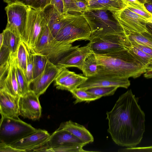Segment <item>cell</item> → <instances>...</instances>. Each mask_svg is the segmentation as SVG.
Instances as JSON below:
<instances>
[{
    "label": "cell",
    "mask_w": 152,
    "mask_h": 152,
    "mask_svg": "<svg viewBox=\"0 0 152 152\" xmlns=\"http://www.w3.org/2000/svg\"><path fill=\"white\" fill-rule=\"evenodd\" d=\"M131 89L121 95L112 110L106 113L108 132L117 145L136 147L143 137L145 130V114Z\"/></svg>",
    "instance_id": "6da1fadb"
},
{
    "label": "cell",
    "mask_w": 152,
    "mask_h": 152,
    "mask_svg": "<svg viewBox=\"0 0 152 152\" xmlns=\"http://www.w3.org/2000/svg\"><path fill=\"white\" fill-rule=\"evenodd\" d=\"M96 55L97 75L135 78L145 72L150 66L128 49Z\"/></svg>",
    "instance_id": "7a4b0ae2"
},
{
    "label": "cell",
    "mask_w": 152,
    "mask_h": 152,
    "mask_svg": "<svg viewBox=\"0 0 152 152\" xmlns=\"http://www.w3.org/2000/svg\"><path fill=\"white\" fill-rule=\"evenodd\" d=\"M81 14L87 21L91 30L90 41L110 34H118L126 37L122 28L110 11L88 10Z\"/></svg>",
    "instance_id": "3957f363"
},
{
    "label": "cell",
    "mask_w": 152,
    "mask_h": 152,
    "mask_svg": "<svg viewBox=\"0 0 152 152\" xmlns=\"http://www.w3.org/2000/svg\"><path fill=\"white\" fill-rule=\"evenodd\" d=\"M80 46L57 40L46 24L40 34L33 53L45 55L51 62L56 65L62 58Z\"/></svg>",
    "instance_id": "277c9868"
},
{
    "label": "cell",
    "mask_w": 152,
    "mask_h": 152,
    "mask_svg": "<svg viewBox=\"0 0 152 152\" xmlns=\"http://www.w3.org/2000/svg\"><path fill=\"white\" fill-rule=\"evenodd\" d=\"M86 144L70 132L58 129L34 151L85 152L83 148Z\"/></svg>",
    "instance_id": "5b68a950"
},
{
    "label": "cell",
    "mask_w": 152,
    "mask_h": 152,
    "mask_svg": "<svg viewBox=\"0 0 152 152\" xmlns=\"http://www.w3.org/2000/svg\"><path fill=\"white\" fill-rule=\"evenodd\" d=\"M91 34L90 26L81 14L68 13L66 23L55 38L59 42L72 43L77 40L90 41Z\"/></svg>",
    "instance_id": "8992f818"
},
{
    "label": "cell",
    "mask_w": 152,
    "mask_h": 152,
    "mask_svg": "<svg viewBox=\"0 0 152 152\" xmlns=\"http://www.w3.org/2000/svg\"><path fill=\"white\" fill-rule=\"evenodd\" d=\"M37 130L20 120L1 116L0 143L10 145L30 135Z\"/></svg>",
    "instance_id": "52a82bcc"
},
{
    "label": "cell",
    "mask_w": 152,
    "mask_h": 152,
    "mask_svg": "<svg viewBox=\"0 0 152 152\" xmlns=\"http://www.w3.org/2000/svg\"><path fill=\"white\" fill-rule=\"evenodd\" d=\"M46 24L42 10L29 7L26 25L21 38L31 53H33L40 34Z\"/></svg>",
    "instance_id": "ba28073f"
},
{
    "label": "cell",
    "mask_w": 152,
    "mask_h": 152,
    "mask_svg": "<svg viewBox=\"0 0 152 152\" xmlns=\"http://www.w3.org/2000/svg\"><path fill=\"white\" fill-rule=\"evenodd\" d=\"M110 11L122 28L126 37L134 33L149 32L146 26L147 18L134 12L126 7Z\"/></svg>",
    "instance_id": "9c48e42d"
},
{
    "label": "cell",
    "mask_w": 152,
    "mask_h": 152,
    "mask_svg": "<svg viewBox=\"0 0 152 152\" xmlns=\"http://www.w3.org/2000/svg\"><path fill=\"white\" fill-rule=\"evenodd\" d=\"M16 54L10 53L8 61L0 66V90L15 97L20 95L17 79L16 65Z\"/></svg>",
    "instance_id": "30bf717a"
},
{
    "label": "cell",
    "mask_w": 152,
    "mask_h": 152,
    "mask_svg": "<svg viewBox=\"0 0 152 152\" xmlns=\"http://www.w3.org/2000/svg\"><path fill=\"white\" fill-rule=\"evenodd\" d=\"M28 8L29 7L19 3L7 4L5 8L7 18L5 28L21 37L26 25Z\"/></svg>",
    "instance_id": "8fae6325"
},
{
    "label": "cell",
    "mask_w": 152,
    "mask_h": 152,
    "mask_svg": "<svg viewBox=\"0 0 152 152\" xmlns=\"http://www.w3.org/2000/svg\"><path fill=\"white\" fill-rule=\"evenodd\" d=\"M91 50L96 54H102L127 49L126 37L118 34L105 35L89 41Z\"/></svg>",
    "instance_id": "7c38bea8"
},
{
    "label": "cell",
    "mask_w": 152,
    "mask_h": 152,
    "mask_svg": "<svg viewBox=\"0 0 152 152\" xmlns=\"http://www.w3.org/2000/svg\"><path fill=\"white\" fill-rule=\"evenodd\" d=\"M62 69L48 60L44 71L29 83V91L39 97L54 81Z\"/></svg>",
    "instance_id": "4fadbf2b"
},
{
    "label": "cell",
    "mask_w": 152,
    "mask_h": 152,
    "mask_svg": "<svg viewBox=\"0 0 152 152\" xmlns=\"http://www.w3.org/2000/svg\"><path fill=\"white\" fill-rule=\"evenodd\" d=\"M39 98L31 91L20 96L18 102L19 115L33 120H39L41 116L42 108Z\"/></svg>",
    "instance_id": "5bb4252c"
},
{
    "label": "cell",
    "mask_w": 152,
    "mask_h": 152,
    "mask_svg": "<svg viewBox=\"0 0 152 152\" xmlns=\"http://www.w3.org/2000/svg\"><path fill=\"white\" fill-rule=\"evenodd\" d=\"M50 135L45 130L37 129L30 135L9 145L21 152L34 151L45 142Z\"/></svg>",
    "instance_id": "9a60e30c"
},
{
    "label": "cell",
    "mask_w": 152,
    "mask_h": 152,
    "mask_svg": "<svg viewBox=\"0 0 152 152\" xmlns=\"http://www.w3.org/2000/svg\"><path fill=\"white\" fill-rule=\"evenodd\" d=\"M128 77H112L95 75L88 77V79L79 85L78 88L85 89L97 87L115 86L127 88L130 82Z\"/></svg>",
    "instance_id": "2e32d148"
},
{
    "label": "cell",
    "mask_w": 152,
    "mask_h": 152,
    "mask_svg": "<svg viewBox=\"0 0 152 152\" xmlns=\"http://www.w3.org/2000/svg\"><path fill=\"white\" fill-rule=\"evenodd\" d=\"M89 42L85 46L79 47L62 58L57 65L61 68L76 67L81 70L88 55L92 52Z\"/></svg>",
    "instance_id": "e0dca14e"
},
{
    "label": "cell",
    "mask_w": 152,
    "mask_h": 152,
    "mask_svg": "<svg viewBox=\"0 0 152 152\" xmlns=\"http://www.w3.org/2000/svg\"><path fill=\"white\" fill-rule=\"evenodd\" d=\"M88 77L77 74L67 68H62L54 80L57 89L70 91L85 82Z\"/></svg>",
    "instance_id": "ac0fdd59"
},
{
    "label": "cell",
    "mask_w": 152,
    "mask_h": 152,
    "mask_svg": "<svg viewBox=\"0 0 152 152\" xmlns=\"http://www.w3.org/2000/svg\"><path fill=\"white\" fill-rule=\"evenodd\" d=\"M42 10L47 24L55 37L66 23L68 13L65 15L61 14L51 4Z\"/></svg>",
    "instance_id": "d6986e66"
},
{
    "label": "cell",
    "mask_w": 152,
    "mask_h": 152,
    "mask_svg": "<svg viewBox=\"0 0 152 152\" xmlns=\"http://www.w3.org/2000/svg\"><path fill=\"white\" fill-rule=\"evenodd\" d=\"M19 97L14 96L4 90H0V112L1 116L13 118H19Z\"/></svg>",
    "instance_id": "ffe728a7"
},
{
    "label": "cell",
    "mask_w": 152,
    "mask_h": 152,
    "mask_svg": "<svg viewBox=\"0 0 152 152\" xmlns=\"http://www.w3.org/2000/svg\"><path fill=\"white\" fill-rule=\"evenodd\" d=\"M58 129L70 132L86 144L94 141L92 135L84 126L70 120L62 123Z\"/></svg>",
    "instance_id": "44dd1931"
},
{
    "label": "cell",
    "mask_w": 152,
    "mask_h": 152,
    "mask_svg": "<svg viewBox=\"0 0 152 152\" xmlns=\"http://www.w3.org/2000/svg\"><path fill=\"white\" fill-rule=\"evenodd\" d=\"M88 10H116L126 6L124 3L112 0H88Z\"/></svg>",
    "instance_id": "7402d4cb"
},
{
    "label": "cell",
    "mask_w": 152,
    "mask_h": 152,
    "mask_svg": "<svg viewBox=\"0 0 152 152\" xmlns=\"http://www.w3.org/2000/svg\"><path fill=\"white\" fill-rule=\"evenodd\" d=\"M3 32L4 34V40L2 45L7 47L11 53L16 54L18 46L22 41L21 37L6 28Z\"/></svg>",
    "instance_id": "603a6c76"
},
{
    "label": "cell",
    "mask_w": 152,
    "mask_h": 152,
    "mask_svg": "<svg viewBox=\"0 0 152 152\" xmlns=\"http://www.w3.org/2000/svg\"><path fill=\"white\" fill-rule=\"evenodd\" d=\"M98 65L96 54L93 52L90 53L85 60L81 71L86 77L95 75L97 73Z\"/></svg>",
    "instance_id": "cb8c5ba5"
},
{
    "label": "cell",
    "mask_w": 152,
    "mask_h": 152,
    "mask_svg": "<svg viewBox=\"0 0 152 152\" xmlns=\"http://www.w3.org/2000/svg\"><path fill=\"white\" fill-rule=\"evenodd\" d=\"M33 53V80L44 71L48 59L47 56L44 55L36 53Z\"/></svg>",
    "instance_id": "d4e9b609"
},
{
    "label": "cell",
    "mask_w": 152,
    "mask_h": 152,
    "mask_svg": "<svg viewBox=\"0 0 152 152\" xmlns=\"http://www.w3.org/2000/svg\"><path fill=\"white\" fill-rule=\"evenodd\" d=\"M29 54L26 45L22 41L20 42L16 53L17 62L20 67L25 74L26 68Z\"/></svg>",
    "instance_id": "484cf974"
},
{
    "label": "cell",
    "mask_w": 152,
    "mask_h": 152,
    "mask_svg": "<svg viewBox=\"0 0 152 152\" xmlns=\"http://www.w3.org/2000/svg\"><path fill=\"white\" fill-rule=\"evenodd\" d=\"M118 87L115 86H97L84 89L99 99L103 96L113 95Z\"/></svg>",
    "instance_id": "4316f807"
},
{
    "label": "cell",
    "mask_w": 152,
    "mask_h": 152,
    "mask_svg": "<svg viewBox=\"0 0 152 152\" xmlns=\"http://www.w3.org/2000/svg\"><path fill=\"white\" fill-rule=\"evenodd\" d=\"M16 73L20 96H22L29 91V83L25 75L19 66L16 60Z\"/></svg>",
    "instance_id": "83f0119b"
},
{
    "label": "cell",
    "mask_w": 152,
    "mask_h": 152,
    "mask_svg": "<svg viewBox=\"0 0 152 152\" xmlns=\"http://www.w3.org/2000/svg\"><path fill=\"white\" fill-rule=\"evenodd\" d=\"M73 96L75 99L74 102L75 104L82 102H89L99 99L86 92L85 90L77 88L71 91Z\"/></svg>",
    "instance_id": "f1b7e54d"
},
{
    "label": "cell",
    "mask_w": 152,
    "mask_h": 152,
    "mask_svg": "<svg viewBox=\"0 0 152 152\" xmlns=\"http://www.w3.org/2000/svg\"><path fill=\"white\" fill-rule=\"evenodd\" d=\"M127 38L152 48V34L150 32L134 33L127 37Z\"/></svg>",
    "instance_id": "f546056e"
},
{
    "label": "cell",
    "mask_w": 152,
    "mask_h": 152,
    "mask_svg": "<svg viewBox=\"0 0 152 152\" xmlns=\"http://www.w3.org/2000/svg\"><path fill=\"white\" fill-rule=\"evenodd\" d=\"M126 7L134 12L147 19L152 15V14L146 9L143 3H129Z\"/></svg>",
    "instance_id": "4dcf8cb0"
},
{
    "label": "cell",
    "mask_w": 152,
    "mask_h": 152,
    "mask_svg": "<svg viewBox=\"0 0 152 152\" xmlns=\"http://www.w3.org/2000/svg\"><path fill=\"white\" fill-rule=\"evenodd\" d=\"M127 48L131 50L135 54L142 59L146 64L149 66H150L151 65H152V56L138 49L131 45L129 44L128 41Z\"/></svg>",
    "instance_id": "1f68e13d"
},
{
    "label": "cell",
    "mask_w": 152,
    "mask_h": 152,
    "mask_svg": "<svg viewBox=\"0 0 152 152\" xmlns=\"http://www.w3.org/2000/svg\"><path fill=\"white\" fill-rule=\"evenodd\" d=\"M33 54L29 52V56L26 68L25 76L29 83L33 79Z\"/></svg>",
    "instance_id": "d6a6232c"
},
{
    "label": "cell",
    "mask_w": 152,
    "mask_h": 152,
    "mask_svg": "<svg viewBox=\"0 0 152 152\" xmlns=\"http://www.w3.org/2000/svg\"><path fill=\"white\" fill-rule=\"evenodd\" d=\"M65 14H81L77 12L75 0H63Z\"/></svg>",
    "instance_id": "836d02e7"
},
{
    "label": "cell",
    "mask_w": 152,
    "mask_h": 152,
    "mask_svg": "<svg viewBox=\"0 0 152 152\" xmlns=\"http://www.w3.org/2000/svg\"><path fill=\"white\" fill-rule=\"evenodd\" d=\"M0 65L6 63L9 58L10 52L9 48L7 47L2 45L0 48Z\"/></svg>",
    "instance_id": "e575fe53"
},
{
    "label": "cell",
    "mask_w": 152,
    "mask_h": 152,
    "mask_svg": "<svg viewBox=\"0 0 152 152\" xmlns=\"http://www.w3.org/2000/svg\"><path fill=\"white\" fill-rule=\"evenodd\" d=\"M127 39L131 45L135 47L144 52L152 56V48L148 46L139 43L135 41L129 40Z\"/></svg>",
    "instance_id": "d590c367"
},
{
    "label": "cell",
    "mask_w": 152,
    "mask_h": 152,
    "mask_svg": "<svg viewBox=\"0 0 152 152\" xmlns=\"http://www.w3.org/2000/svg\"><path fill=\"white\" fill-rule=\"evenodd\" d=\"M51 0H35L31 7L35 9L42 10L51 4Z\"/></svg>",
    "instance_id": "8d00e7d4"
},
{
    "label": "cell",
    "mask_w": 152,
    "mask_h": 152,
    "mask_svg": "<svg viewBox=\"0 0 152 152\" xmlns=\"http://www.w3.org/2000/svg\"><path fill=\"white\" fill-rule=\"evenodd\" d=\"M75 5L77 12L79 14L88 10L87 3L81 0H75Z\"/></svg>",
    "instance_id": "74e56055"
},
{
    "label": "cell",
    "mask_w": 152,
    "mask_h": 152,
    "mask_svg": "<svg viewBox=\"0 0 152 152\" xmlns=\"http://www.w3.org/2000/svg\"><path fill=\"white\" fill-rule=\"evenodd\" d=\"M120 152H152V146L145 147L127 148L120 149Z\"/></svg>",
    "instance_id": "f35d334b"
},
{
    "label": "cell",
    "mask_w": 152,
    "mask_h": 152,
    "mask_svg": "<svg viewBox=\"0 0 152 152\" xmlns=\"http://www.w3.org/2000/svg\"><path fill=\"white\" fill-rule=\"evenodd\" d=\"M51 4L61 14L65 15L63 0H51Z\"/></svg>",
    "instance_id": "ab89813d"
},
{
    "label": "cell",
    "mask_w": 152,
    "mask_h": 152,
    "mask_svg": "<svg viewBox=\"0 0 152 152\" xmlns=\"http://www.w3.org/2000/svg\"><path fill=\"white\" fill-rule=\"evenodd\" d=\"M35 0H3L4 2L7 4H11L16 3H21L28 7H31Z\"/></svg>",
    "instance_id": "60d3db41"
},
{
    "label": "cell",
    "mask_w": 152,
    "mask_h": 152,
    "mask_svg": "<svg viewBox=\"0 0 152 152\" xmlns=\"http://www.w3.org/2000/svg\"><path fill=\"white\" fill-rule=\"evenodd\" d=\"M0 152H21L9 145L0 143Z\"/></svg>",
    "instance_id": "b9f144b4"
},
{
    "label": "cell",
    "mask_w": 152,
    "mask_h": 152,
    "mask_svg": "<svg viewBox=\"0 0 152 152\" xmlns=\"http://www.w3.org/2000/svg\"><path fill=\"white\" fill-rule=\"evenodd\" d=\"M144 76L147 78H152V66H149L144 74Z\"/></svg>",
    "instance_id": "7bdbcfd3"
},
{
    "label": "cell",
    "mask_w": 152,
    "mask_h": 152,
    "mask_svg": "<svg viewBox=\"0 0 152 152\" xmlns=\"http://www.w3.org/2000/svg\"><path fill=\"white\" fill-rule=\"evenodd\" d=\"M144 5L146 9L152 14V1H148L145 3Z\"/></svg>",
    "instance_id": "ee69618b"
},
{
    "label": "cell",
    "mask_w": 152,
    "mask_h": 152,
    "mask_svg": "<svg viewBox=\"0 0 152 152\" xmlns=\"http://www.w3.org/2000/svg\"><path fill=\"white\" fill-rule=\"evenodd\" d=\"M4 40V34L3 32L1 33L0 34V48H1L3 45Z\"/></svg>",
    "instance_id": "f6af8a7d"
},
{
    "label": "cell",
    "mask_w": 152,
    "mask_h": 152,
    "mask_svg": "<svg viewBox=\"0 0 152 152\" xmlns=\"http://www.w3.org/2000/svg\"><path fill=\"white\" fill-rule=\"evenodd\" d=\"M146 26L149 32L152 34V24L147 23Z\"/></svg>",
    "instance_id": "bcb514c9"
},
{
    "label": "cell",
    "mask_w": 152,
    "mask_h": 152,
    "mask_svg": "<svg viewBox=\"0 0 152 152\" xmlns=\"http://www.w3.org/2000/svg\"><path fill=\"white\" fill-rule=\"evenodd\" d=\"M147 23L152 24V15L151 17L147 19Z\"/></svg>",
    "instance_id": "7dc6e473"
},
{
    "label": "cell",
    "mask_w": 152,
    "mask_h": 152,
    "mask_svg": "<svg viewBox=\"0 0 152 152\" xmlns=\"http://www.w3.org/2000/svg\"><path fill=\"white\" fill-rule=\"evenodd\" d=\"M141 3L144 4L146 2L150 1V0H139Z\"/></svg>",
    "instance_id": "c3c4849f"
},
{
    "label": "cell",
    "mask_w": 152,
    "mask_h": 152,
    "mask_svg": "<svg viewBox=\"0 0 152 152\" xmlns=\"http://www.w3.org/2000/svg\"><path fill=\"white\" fill-rule=\"evenodd\" d=\"M113 0V1H118V2H122V3H124L121 0Z\"/></svg>",
    "instance_id": "681fc988"
},
{
    "label": "cell",
    "mask_w": 152,
    "mask_h": 152,
    "mask_svg": "<svg viewBox=\"0 0 152 152\" xmlns=\"http://www.w3.org/2000/svg\"><path fill=\"white\" fill-rule=\"evenodd\" d=\"M81 0L84 1H86L87 2V1L88 0Z\"/></svg>",
    "instance_id": "f907efd6"
},
{
    "label": "cell",
    "mask_w": 152,
    "mask_h": 152,
    "mask_svg": "<svg viewBox=\"0 0 152 152\" xmlns=\"http://www.w3.org/2000/svg\"><path fill=\"white\" fill-rule=\"evenodd\" d=\"M150 0L152 1V0Z\"/></svg>",
    "instance_id": "816d5d0a"
}]
</instances>
